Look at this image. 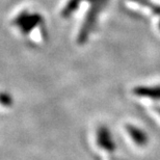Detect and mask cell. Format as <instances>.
Here are the masks:
<instances>
[{
    "instance_id": "6da1fadb",
    "label": "cell",
    "mask_w": 160,
    "mask_h": 160,
    "mask_svg": "<svg viewBox=\"0 0 160 160\" xmlns=\"http://www.w3.org/2000/svg\"><path fill=\"white\" fill-rule=\"evenodd\" d=\"M14 23L19 27L23 34H28L31 30H33L38 25L42 23V17L39 14H30L26 11L22 12L16 17Z\"/></svg>"
}]
</instances>
